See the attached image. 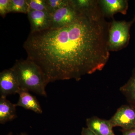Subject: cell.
<instances>
[{"mask_svg":"<svg viewBox=\"0 0 135 135\" xmlns=\"http://www.w3.org/2000/svg\"><path fill=\"white\" fill-rule=\"evenodd\" d=\"M110 25L96 5L65 26L30 32L23 45L27 59L40 68L48 83L78 81L101 71L108 62Z\"/></svg>","mask_w":135,"mask_h":135,"instance_id":"6da1fadb","label":"cell"},{"mask_svg":"<svg viewBox=\"0 0 135 135\" xmlns=\"http://www.w3.org/2000/svg\"><path fill=\"white\" fill-rule=\"evenodd\" d=\"M29 10L48 12L46 0H27Z\"/></svg>","mask_w":135,"mask_h":135,"instance_id":"2e32d148","label":"cell"},{"mask_svg":"<svg viewBox=\"0 0 135 135\" xmlns=\"http://www.w3.org/2000/svg\"><path fill=\"white\" fill-rule=\"evenodd\" d=\"M113 127H119L122 131L135 128V108L130 105H122L109 120Z\"/></svg>","mask_w":135,"mask_h":135,"instance_id":"5b68a950","label":"cell"},{"mask_svg":"<svg viewBox=\"0 0 135 135\" xmlns=\"http://www.w3.org/2000/svg\"><path fill=\"white\" fill-rule=\"evenodd\" d=\"M19 97L16 106L23 107L26 110L33 111L35 113L42 114V110L36 97L30 94L29 91L20 90L18 93Z\"/></svg>","mask_w":135,"mask_h":135,"instance_id":"30bf717a","label":"cell"},{"mask_svg":"<svg viewBox=\"0 0 135 135\" xmlns=\"http://www.w3.org/2000/svg\"><path fill=\"white\" fill-rule=\"evenodd\" d=\"M29 10L27 0H9V12L27 14Z\"/></svg>","mask_w":135,"mask_h":135,"instance_id":"4fadbf2b","label":"cell"},{"mask_svg":"<svg viewBox=\"0 0 135 135\" xmlns=\"http://www.w3.org/2000/svg\"><path fill=\"white\" fill-rule=\"evenodd\" d=\"M8 13H9V0H1L0 15L4 18Z\"/></svg>","mask_w":135,"mask_h":135,"instance_id":"e0dca14e","label":"cell"},{"mask_svg":"<svg viewBox=\"0 0 135 135\" xmlns=\"http://www.w3.org/2000/svg\"><path fill=\"white\" fill-rule=\"evenodd\" d=\"M20 88L16 73L14 68L3 70L0 73V95L7 98L20 92Z\"/></svg>","mask_w":135,"mask_h":135,"instance_id":"8992f818","label":"cell"},{"mask_svg":"<svg viewBox=\"0 0 135 135\" xmlns=\"http://www.w3.org/2000/svg\"><path fill=\"white\" fill-rule=\"evenodd\" d=\"M132 21H117L113 20L109 29L108 47L110 51H116L126 47L130 39V29L133 23Z\"/></svg>","mask_w":135,"mask_h":135,"instance_id":"3957f363","label":"cell"},{"mask_svg":"<svg viewBox=\"0 0 135 135\" xmlns=\"http://www.w3.org/2000/svg\"><path fill=\"white\" fill-rule=\"evenodd\" d=\"M20 135H29L27 134V133H21V134H20Z\"/></svg>","mask_w":135,"mask_h":135,"instance_id":"ffe728a7","label":"cell"},{"mask_svg":"<svg viewBox=\"0 0 135 135\" xmlns=\"http://www.w3.org/2000/svg\"><path fill=\"white\" fill-rule=\"evenodd\" d=\"M81 135H96L88 128L83 127L81 132Z\"/></svg>","mask_w":135,"mask_h":135,"instance_id":"ac0fdd59","label":"cell"},{"mask_svg":"<svg viewBox=\"0 0 135 135\" xmlns=\"http://www.w3.org/2000/svg\"><path fill=\"white\" fill-rule=\"evenodd\" d=\"M27 14L31 24V32H40L49 29L50 16L49 12L29 10Z\"/></svg>","mask_w":135,"mask_h":135,"instance_id":"52a82bcc","label":"cell"},{"mask_svg":"<svg viewBox=\"0 0 135 135\" xmlns=\"http://www.w3.org/2000/svg\"><path fill=\"white\" fill-rule=\"evenodd\" d=\"M47 8L49 13L55 12L69 4V0H46Z\"/></svg>","mask_w":135,"mask_h":135,"instance_id":"9a60e30c","label":"cell"},{"mask_svg":"<svg viewBox=\"0 0 135 135\" xmlns=\"http://www.w3.org/2000/svg\"><path fill=\"white\" fill-rule=\"evenodd\" d=\"M122 135H135V128L128 131H122Z\"/></svg>","mask_w":135,"mask_h":135,"instance_id":"d6986e66","label":"cell"},{"mask_svg":"<svg viewBox=\"0 0 135 135\" xmlns=\"http://www.w3.org/2000/svg\"><path fill=\"white\" fill-rule=\"evenodd\" d=\"M16 104L12 103L7 98H0V123L4 124L17 117Z\"/></svg>","mask_w":135,"mask_h":135,"instance_id":"8fae6325","label":"cell"},{"mask_svg":"<svg viewBox=\"0 0 135 135\" xmlns=\"http://www.w3.org/2000/svg\"><path fill=\"white\" fill-rule=\"evenodd\" d=\"M81 12L78 11L71 5L59 9L50 14V23L49 29L61 28L73 23L77 19Z\"/></svg>","mask_w":135,"mask_h":135,"instance_id":"277c9868","label":"cell"},{"mask_svg":"<svg viewBox=\"0 0 135 135\" xmlns=\"http://www.w3.org/2000/svg\"><path fill=\"white\" fill-rule=\"evenodd\" d=\"M134 20H135V16L134 17V19H133Z\"/></svg>","mask_w":135,"mask_h":135,"instance_id":"7402d4cb","label":"cell"},{"mask_svg":"<svg viewBox=\"0 0 135 135\" xmlns=\"http://www.w3.org/2000/svg\"><path fill=\"white\" fill-rule=\"evenodd\" d=\"M13 67L16 73L21 90L47 96L46 88L48 82L42 71L36 64L27 59L17 60Z\"/></svg>","mask_w":135,"mask_h":135,"instance_id":"7a4b0ae2","label":"cell"},{"mask_svg":"<svg viewBox=\"0 0 135 135\" xmlns=\"http://www.w3.org/2000/svg\"><path fill=\"white\" fill-rule=\"evenodd\" d=\"M7 135H13V133H12V132H9L8 134Z\"/></svg>","mask_w":135,"mask_h":135,"instance_id":"44dd1931","label":"cell"},{"mask_svg":"<svg viewBox=\"0 0 135 135\" xmlns=\"http://www.w3.org/2000/svg\"><path fill=\"white\" fill-rule=\"evenodd\" d=\"M70 3L75 9L81 11L88 9L96 4L98 1L70 0Z\"/></svg>","mask_w":135,"mask_h":135,"instance_id":"5bb4252c","label":"cell"},{"mask_svg":"<svg viewBox=\"0 0 135 135\" xmlns=\"http://www.w3.org/2000/svg\"><path fill=\"white\" fill-rule=\"evenodd\" d=\"M120 90L126 97L130 105L135 108V68L129 79L121 87Z\"/></svg>","mask_w":135,"mask_h":135,"instance_id":"7c38bea8","label":"cell"},{"mask_svg":"<svg viewBox=\"0 0 135 135\" xmlns=\"http://www.w3.org/2000/svg\"><path fill=\"white\" fill-rule=\"evenodd\" d=\"M87 128L96 135H116L110 121L93 116L86 120Z\"/></svg>","mask_w":135,"mask_h":135,"instance_id":"9c48e42d","label":"cell"},{"mask_svg":"<svg viewBox=\"0 0 135 135\" xmlns=\"http://www.w3.org/2000/svg\"><path fill=\"white\" fill-rule=\"evenodd\" d=\"M99 3L105 16L113 17L118 13L127 14L128 2L127 0H101Z\"/></svg>","mask_w":135,"mask_h":135,"instance_id":"ba28073f","label":"cell"}]
</instances>
